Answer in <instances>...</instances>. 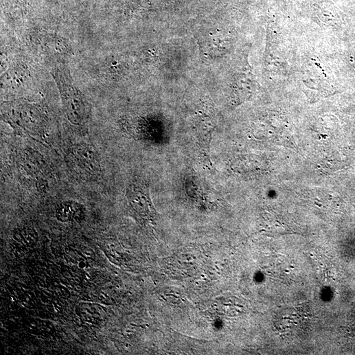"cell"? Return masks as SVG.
Listing matches in <instances>:
<instances>
[{"label":"cell","mask_w":355,"mask_h":355,"mask_svg":"<svg viewBox=\"0 0 355 355\" xmlns=\"http://www.w3.org/2000/svg\"><path fill=\"white\" fill-rule=\"evenodd\" d=\"M61 100L68 120L75 126L87 124L91 115V107L86 99L73 85L67 82L62 74L56 73Z\"/></svg>","instance_id":"6da1fadb"},{"label":"cell","mask_w":355,"mask_h":355,"mask_svg":"<svg viewBox=\"0 0 355 355\" xmlns=\"http://www.w3.org/2000/svg\"><path fill=\"white\" fill-rule=\"evenodd\" d=\"M126 199L133 211L144 220H150L153 214L150 186L141 179L133 180L126 189Z\"/></svg>","instance_id":"7a4b0ae2"},{"label":"cell","mask_w":355,"mask_h":355,"mask_svg":"<svg viewBox=\"0 0 355 355\" xmlns=\"http://www.w3.org/2000/svg\"><path fill=\"white\" fill-rule=\"evenodd\" d=\"M69 159L73 168L82 174L92 176L100 170L98 153L91 147L84 145L74 147L70 151Z\"/></svg>","instance_id":"3957f363"},{"label":"cell","mask_w":355,"mask_h":355,"mask_svg":"<svg viewBox=\"0 0 355 355\" xmlns=\"http://www.w3.org/2000/svg\"><path fill=\"white\" fill-rule=\"evenodd\" d=\"M214 115L209 113H201L197 116L193 126V131L197 145L203 152H209L212 135L215 129Z\"/></svg>","instance_id":"277c9868"},{"label":"cell","mask_w":355,"mask_h":355,"mask_svg":"<svg viewBox=\"0 0 355 355\" xmlns=\"http://www.w3.org/2000/svg\"><path fill=\"white\" fill-rule=\"evenodd\" d=\"M85 215L82 204L74 201H65L57 207V218L61 222H80Z\"/></svg>","instance_id":"5b68a950"}]
</instances>
